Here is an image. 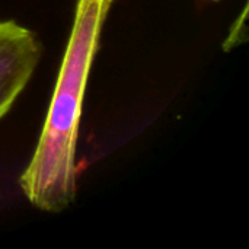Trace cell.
<instances>
[{
	"label": "cell",
	"mask_w": 249,
	"mask_h": 249,
	"mask_svg": "<svg viewBox=\"0 0 249 249\" xmlns=\"http://www.w3.org/2000/svg\"><path fill=\"white\" fill-rule=\"evenodd\" d=\"M112 1L77 0L45 123L32 159L19 178L26 200L45 213L66 210L76 197V143L83 99Z\"/></svg>",
	"instance_id": "obj_1"
},
{
	"label": "cell",
	"mask_w": 249,
	"mask_h": 249,
	"mask_svg": "<svg viewBox=\"0 0 249 249\" xmlns=\"http://www.w3.org/2000/svg\"><path fill=\"white\" fill-rule=\"evenodd\" d=\"M41 53V42L31 29L0 20V120L31 80Z\"/></svg>",
	"instance_id": "obj_2"
},
{
	"label": "cell",
	"mask_w": 249,
	"mask_h": 249,
	"mask_svg": "<svg viewBox=\"0 0 249 249\" xmlns=\"http://www.w3.org/2000/svg\"><path fill=\"white\" fill-rule=\"evenodd\" d=\"M212 1H217V0H212Z\"/></svg>",
	"instance_id": "obj_3"
}]
</instances>
